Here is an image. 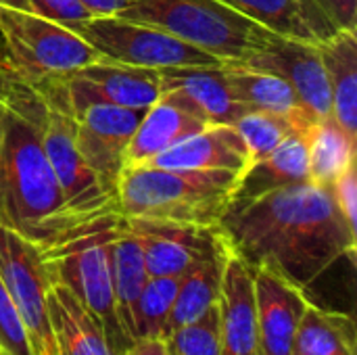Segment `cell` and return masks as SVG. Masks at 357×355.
Returning <instances> with one entry per match:
<instances>
[{
    "instance_id": "6da1fadb",
    "label": "cell",
    "mask_w": 357,
    "mask_h": 355,
    "mask_svg": "<svg viewBox=\"0 0 357 355\" xmlns=\"http://www.w3.org/2000/svg\"><path fill=\"white\" fill-rule=\"evenodd\" d=\"M218 230L251 270H270L307 291L341 259H356L357 230L331 188L312 182L230 203Z\"/></svg>"
},
{
    "instance_id": "7a4b0ae2",
    "label": "cell",
    "mask_w": 357,
    "mask_h": 355,
    "mask_svg": "<svg viewBox=\"0 0 357 355\" xmlns=\"http://www.w3.org/2000/svg\"><path fill=\"white\" fill-rule=\"evenodd\" d=\"M40 100L38 88L0 59V224L46 247L90 222L65 205L40 140Z\"/></svg>"
},
{
    "instance_id": "3957f363",
    "label": "cell",
    "mask_w": 357,
    "mask_h": 355,
    "mask_svg": "<svg viewBox=\"0 0 357 355\" xmlns=\"http://www.w3.org/2000/svg\"><path fill=\"white\" fill-rule=\"evenodd\" d=\"M238 176L230 172L126 167L119 182V216L218 228Z\"/></svg>"
},
{
    "instance_id": "277c9868",
    "label": "cell",
    "mask_w": 357,
    "mask_h": 355,
    "mask_svg": "<svg viewBox=\"0 0 357 355\" xmlns=\"http://www.w3.org/2000/svg\"><path fill=\"white\" fill-rule=\"evenodd\" d=\"M119 224L121 216H109L40 247L50 280L63 285L77 297L100 324L117 355L132 343L119 326L111 282V243Z\"/></svg>"
},
{
    "instance_id": "5b68a950",
    "label": "cell",
    "mask_w": 357,
    "mask_h": 355,
    "mask_svg": "<svg viewBox=\"0 0 357 355\" xmlns=\"http://www.w3.org/2000/svg\"><path fill=\"white\" fill-rule=\"evenodd\" d=\"M115 17L163 29L226 63H241L266 31L220 0H123Z\"/></svg>"
},
{
    "instance_id": "8992f818",
    "label": "cell",
    "mask_w": 357,
    "mask_h": 355,
    "mask_svg": "<svg viewBox=\"0 0 357 355\" xmlns=\"http://www.w3.org/2000/svg\"><path fill=\"white\" fill-rule=\"evenodd\" d=\"M0 59L29 84L102 59L82 36L25 10L0 4Z\"/></svg>"
},
{
    "instance_id": "52a82bcc",
    "label": "cell",
    "mask_w": 357,
    "mask_h": 355,
    "mask_svg": "<svg viewBox=\"0 0 357 355\" xmlns=\"http://www.w3.org/2000/svg\"><path fill=\"white\" fill-rule=\"evenodd\" d=\"M33 86L48 105L75 117L98 103L149 109L161 94V75L153 69L98 59L77 69L48 75Z\"/></svg>"
},
{
    "instance_id": "ba28073f",
    "label": "cell",
    "mask_w": 357,
    "mask_h": 355,
    "mask_svg": "<svg viewBox=\"0 0 357 355\" xmlns=\"http://www.w3.org/2000/svg\"><path fill=\"white\" fill-rule=\"evenodd\" d=\"M79 36L102 59L140 69L165 71L182 67H220L226 63L163 29L119 17H92L82 27Z\"/></svg>"
},
{
    "instance_id": "9c48e42d",
    "label": "cell",
    "mask_w": 357,
    "mask_h": 355,
    "mask_svg": "<svg viewBox=\"0 0 357 355\" xmlns=\"http://www.w3.org/2000/svg\"><path fill=\"white\" fill-rule=\"evenodd\" d=\"M38 130L46 159L61 186L69 213L77 222H96L109 216H119L117 203L105 192L96 174L77 151L75 119L48 105L42 96Z\"/></svg>"
},
{
    "instance_id": "30bf717a",
    "label": "cell",
    "mask_w": 357,
    "mask_h": 355,
    "mask_svg": "<svg viewBox=\"0 0 357 355\" xmlns=\"http://www.w3.org/2000/svg\"><path fill=\"white\" fill-rule=\"evenodd\" d=\"M0 278L25 324L33 355H56L46 295L52 285L36 243L0 224Z\"/></svg>"
},
{
    "instance_id": "8fae6325",
    "label": "cell",
    "mask_w": 357,
    "mask_h": 355,
    "mask_svg": "<svg viewBox=\"0 0 357 355\" xmlns=\"http://www.w3.org/2000/svg\"><path fill=\"white\" fill-rule=\"evenodd\" d=\"M241 65L282 77L316 119L333 115L331 86L316 44L266 29Z\"/></svg>"
},
{
    "instance_id": "7c38bea8",
    "label": "cell",
    "mask_w": 357,
    "mask_h": 355,
    "mask_svg": "<svg viewBox=\"0 0 357 355\" xmlns=\"http://www.w3.org/2000/svg\"><path fill=\"white\" fill-rule=\"evenodd\" d=\"M144 111L146 109L98 103L86 107L73 117L77 151L115 203L119 197L121 174L126 169V151Z\"/></svg>"
},
{
    "instance_id": "4fadbf2b",
    "label": "cell",
    "mask_w": 357,
    "mask_h": 355,
    "mask_svg": "<svg viewBox=\"0 0 357 355\" xmlns=\"http://www.w3.org/2000/svg\"><path fill=\"white\" fill-rule=\"evenodd\" d=\"M126 230L138 241L151 278L182 276L218 241V228L123 218Z\"/></svg>"
},
{
    "instance_id": "5bb4252c",
    "label": "cell",
    "mask_w": 357,
    "mask_h": 355,
    "mask_svg": "<svg viewBox=\"0 0 357 355\" xmlns=\"http://www.w3.org/2000/svg\"><path fill=\"white\" fill-rule=\"evenodd\" d=\"M251 272L259 354L291 355L297 326L312 299L307 291L270 270L255 268Z\"/></svg>"
},
{
    "instance_id": "9a60e30c",
    "label": "cell",
    "mask_w": 357,
    "mask_h": 355,
    "mask_svg": "<svg viewBox=\"0 0 357 355\" xmlns=\"http://www.w3.org/2000/svg\"><path fill=\"white\" fill-rule=\"evenodd\" d=\"M144 165L190 172H230L241 178L251 165V157L236 128L218 123L176 142Z\"/></svg>"
},
{
    "instance_id": "2e32d148",
    "label": "cell",
    "mask_w": 357,
    "mask_h": 355,
    "mask_svg": "<svg viewBox=\"0 0 357 355\" xmlns=\"http://www.w3.org/2000/svg\"><path fill=\"white\" fill-rule=\"evenodd\" d=\"M211 126L180 94L163 90L159 98L144 111L130 146L126 151V167L149 163L176 142Z\"/></svg>"
},
{
    "instance_id": "e0dca14e",
    "label": "cell",
    "mask_w": 357,
    "mask_h": 355,
    "mask_svg": "<svg viewBox=\"0 0 357 355\" xmlns=\"http://www.w3.org/2000/svg\"><path fill=\"white\" fill-rule=\"evenodd\" d=\"M220 355H261L255 322L253 272L230 251L220 291Z\"/></svg>"
},
{
    "instance_id": "ac0fdd59",
    "label": "cell",
    "mask_w": 357,
    "mask_h": 355,
    "mask_svg": "<svg viewBox=\"0 0 357 355\" xmlns=\"http://www.w3.org/2000/svg\"><path fill=\"white\" fill-rule=\"evenodd\" d=\"M253 23L287 38L322 44L339 29L316 0H220Z\"/></svg>"
},
{
    "instance_id": "d6986e66",
    "label": "cell",
    "mask_w": 357,
    "mask_h": 355,
    "mask_svg": "<svg viewBox=\"0 0 357 355\" xmlns=\"http://www.w3.org/2000/svg\"><path fill=\"white\" fill-rule=\"evenodd\" d=\"M161 75V92L172 90L180 94L195 111H199L211 126L234 123L249 109L236 103L228 90L224 65L220 67H182L165 69Z\"/></svg>"
},
{
    "instance_id": "ffe728a7",
    "label": "cell",
    "mask_w": 357,
    "mask_h": 355,
    "mask_svg": "<svg viewBox=\"0 0 357 355\" xmlns=\"http://www.w3.org/2000/svg\"><path fill=\"white\" fill-rule=\"evenodd\" d=\"M46 308L56 355H117L100 324L69 289L52 282L46 295Z\"/></svg>"
},
{
    "instance_id": "44dd1931",
    "label": "cell",
    "mask_w": 357,
    "mask_h": 355,
    "mask_svg": "<svg viewBox=\"0 0 357 355\" xmlns=\"http://www.w3.org/2000/svg\"><path fill=\"white\" fill-rule=\"evenodd\" d=\"M307 134H295L287 138L266 157L251 161L245 174L236 180L232 201H251L272 190L310 182V159H307Z\"/></svg>"
},
{
    "instance_id": "7402d4cb",
    "label": "cell",
    "mask_w": 357,
    "mask_h": 355,
    "mask_svg": "<svg viewBox=\"0 0 357 355\" xmlns=\"http://www.w3.org/2000/svg\"><path fill=\"white\" fill-rule=\"evenodd\" d=\"M228 255L230 249L218 230V241L213 243V247L180 276L169 322V335L186 324L197 322L211 308L218 305Z\"/></svg>"
},
{
    "instance_id": "603a6c76",
    "label": "cell",
    "mask_w": 357,
    "mask_h": 355,
    "mask_svg": "<svg viewBox=\"0 0 357 355\" xmlns=\"http://www.w3.org/2000/svg\"><path fill=\"white\" fill-rule=\"evenodd\" d=\"M320 59L326 69L333 117L351 136H357V31L339 29L335 36L318 44Z\"/></svg>"
},
{
    "instance_id": "cb8c5ba5",
    "label": "cell",
    "mask_w": 357,
    "mask_h": 355,
    "mask_svg": "<svg viewBox=\"0 0 357 355\" xmlns=\"http://www.w3.org/2000/svg\"><path fill=\"white\" fill-rule=\"evenodd\" d=\"M146 280L149 272L140 245L126 230L121 218V224L111 243V282L117 320L130 341L136 339V308Z\"/></svg>"
},
{
    "instance_id": "d4e9b609",
    "label": "cell",
    "mask_w": 357,
    "mask_h": 355,
    "mask_svg": "<svg viewBox=\"0 0 357 355\" xmlns=\"http://www.w3.org/2000/svg\"><path fill=\"white\" fill-rule=\"evenodd\" d=\"M291 355H357L354 318L312 301L297 326Z\"/></svg>"
},
{
    "instance_id": "484cf974",
    "label": "cell",
    "mask_w": 357,
    "mask_h": 355,
    "mask_svg": "<svg viewBox=\"0 0 357 355\" xmlns=\"http://www.w3.org/2000/svg\"><path fill=\"white\" fill-rule=\"evenodd\" d=\"M305 140L312 184L328 188L339 176L356 165V138H351L333 115L318 119Z\"/></svg>"
},
{
    "instance_id": "4316f807",
    "label": "cell",
    "mask_w": 357,
    "mask_h": 355,
    "mask_svg": "<svg viewBox=\"0 0 357 355\" xmlns=\"http://www.w3.org/2000/svg\"><path fill=\"white\" fill-rule=\"evenodd\" d=\"M224 75L232 98L247 109H261L274 113H291L305 109L295 90L278 75L251 69L241 63H224ZM307 111V109H305Z\"/></svg>"
},
{
    "instance_id": "83f0119b",
    "label": "cell",
    "mask_w": 357,
    "mask_h": 355,
    "mask_svg": "<svg viewBox=\"0 0 357 355\" xmlns=\"http://www.w3.org/2000/svg\"><path fill=\"white\" fill-rule=\"evenodd\" d=\"M316 121L318 119L305 109H297L291 113L249 109L232 126L245 140L251 161H257L280 146L287 138L295 134H307Z\"/></svg>"
},
{
    "instance_id": "f1b7e54d",
    "label": "cell",
    "mask_w": 357,
    "mask_h": 355,
    "mask_svg": "<svg viewBox=\"0 0 357 355\" xmlns=\"http://www.w3.org/2000/svg\"><path fill=\"white\" fill-rule=\"evenodd\" d=\"M178 282L180 276H149L136 308V339L169 337V322L176 303Z\"/></svg>"
},
{
    "instance_id": "f546056e",
    "label": "cell",
    "mask_w": 357,
    "mask_h": 355,
    "mask_svg": "<svg viewBox=\"0 0 357 355\" xmlns=\"http://www.w3.org/2000/svg\"><path fill=\"white\" fill-rule=\"evenodd\" d=\"M174 355H220V310L211 308L203 318L174 331L169 337Z\"/></svg>"
},
{
    "instance_id": "4dcf8cb0",
    "label": "cell",
    "mask_w": 357,
    "mask_h": 355,
    "mask_svg": "<svg viewBox=\"0 0 357 355\" xmlns=\"http://www.w3.org/2000/svg\"><path fill=\"white\" fill-rule=\"evenodd\" d=\"M0 4L44 17L77 36L82 27L94 17L79 0H0Z\"/></svg>"
},
{
    "instance_id": "1f68e13d",
    "label": "cell",
    "mask_w": 357,
    "mask_h": 355,
    "mask_svg": "<svg viewBox=\"0 0 357 355\" xmlns=\"http://www.w3.org/2000/svg\"><path fill=\"white\" fill-rule=\"evenodd\" d=\"M333 199L347 220V224L357 230V180H356V165H351L343 176H339L331 186Z\"/></svg>"
},
{
    "instance_id": "d6a6232c",
    "label": "cell",
    "mask_w": 357,
    "mask_h": 355,
    "mask_svg": "<svg viewBox=\"0 0 357 355\" xmlns=\"http://www.w3.org/2000/svg\"><path fill=\"white\" fill-rule=\"evenodd\" d=\"M337 29L357 31V0H316Z\"/></svg>"
},
{
    "instance_id": "836d02e7",
    "label": "cell",
    "mask_w": 357,
    "mask_h": 355,
    "mask_svg": "<svg viewBox=\"0 0 357 355\" xmlns=\"http://www.w3.org/2000/svg\"><path fill=\"white\" fill-rule=\"evenodd\" d=\"M121 355H174L169 339L165 337H140L132 341Z\"/></svg>"
},
{
    "instance_id": "e575fe53",
    "label": "cell",
    "mask_w": 357,
    "mask_h": 355,
    "mask_svg": "<svg viewBox=\"0 0 357 355\" xmlns=\"http://www.w3.org/2000/svg\"><path fill=\"white\" fill-rule=\"evenodd\" d=\"M94 17H115L121 6L123 0H79Z\"/></svg>"
},
{
    "instance_id": "d590c367",
    "label": "cell",
    "mask_w": 357,
    "mask_h": 355,
    "mask_svg": "<svg viewBox=\"0 0 357 355\" xmlns=\"http://www.w3.org/2000/svg\"><path fill=\"white\" fill-rule=\"evenodd\" d=\"M0 355H10V354H8V352H4V349L0 347Z\"/></svg>"
}]
</instances>
